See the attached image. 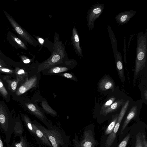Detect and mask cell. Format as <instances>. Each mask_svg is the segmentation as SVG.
<instances>
[{"mask_svg":"<svg viewBox=\"0 0 147 147\" xmlns=\"http://www.w3.org/2000/svg\"><path fill=\"white\" fill-rule=\"evenodd\" d=\"M21 116L30 131L34 134L35 135V132L32 126V123L29 118L27 115L23 114H21Z\"/></svg>","mask_w":147,"mask_h":147,"instance_id":"cell-26","label":"cell"},{"mask_svg":"<svg viewBox=\"0 0 147 147\" xmlns=\"http://www.w3.org/2000/svg\"><path fill=\"white\" fill-rule=\"evenodd\" d=\"M73 141L75 147H95L96 144L92 131L90 129L84 132L81 140L74 139Z\"/></svg>","mask_w":147,"mask_h":147,"instance_id":"cell-11","label":"cell"},{"mask_svg":"<svg viewBox=\"0 0 147 147\" xmlns=\"http://www.w3.org/2000/svg\"><path fill=\"white\" fill-rule=\"evenodd\" d=\"M105 7L103 3H96L92 5L88 11L86 16L87 25L89 30H92L94 22L101 14Z\"/></svg>","mask_w":147,"mask_h":147,"instance_id":"cell-5","label":"cell"},{"mask_svg":"<svg viewBox=\"0 0 147 147\" xmlns=\"http://www.w3.org/2000/svg\"><path fill=\"white\" fill-rule=\"evenodd\" d=\"M0 54H1V53H0Z\"/></svg>","mask_w":147,"mask_h":147,"instance_id":"cell-35","label":"cell"},{"mask_svg":"<svg viewBox=\"0 0 147 147\" xmlns=\"http://www.w3.org/2000/svg\"><path fill=\"white\" fill-rule=\"evenodd\" d=\"M97 88L98 91L105 96L113 92L117 88L114 80L108 74L105 75L99 81Z\"/></svg>","mask_w":147,"mask_h":147,"instance_id":"cell-7","label":"cell"},{"mask_svg":"<svg viewBox=\"0 0 147 147\" xmlns=\"http://www.w3.org/2000/svg\"><path fill=\"white\" fill-rule=\"evenodd\" d=\"M0 147H3V142L1 140L0 136Z\"/></svg>","mask_w":147,"mask_h":147,"instance_id":"cell-34","label":"cell"},{"mask_svg":"<svg viewBox=\"0 0 147 147\" xmlns=\"http://www.w3.org/2000/svg\"><path fill=\"white\" fill-rule=\"evenodd\" d=\"M4 12L14 30L30 44L35 47L39 45L35 40L27 31L22 27L5 10Z\"/></svg>","mask_w":147,"mask_h":147,"instance_id":"cell-3","label":"cell"},{"mask_svg":"<svg viewBox=\"0 0 147 147\" xmlns=\"http://www.w3.org/2000/svg\"><path fill=\"white\" fill-rule=\"evenodd\" d=\"M63 76L67 78H72L73 77V76L72 74L68 73H64L63 74Z\"/></svg>","mask_w":147,"mask_h":147,"instance_id":"cell-33","label":"cell"},{"mask_svg":"<svg viewBox=\"0 0 147 147\" xmlns=\"http://www.w3.org/2000/svg\"><path fill=\"white\" fill-rule=\"evenodd\" d=\"M132 100L131 98L129 97L125 102L122 105L119 113L118 117L115 127L112 132L107 138L106 141L105 147H110L113 143L115 139L117 133L122 119L127 111L130 103Z\"/></svg>","mask_w":147,"mask_h":147,"instance_id":"cell-4","label":"cell"},{"mask_svg":"<svg viewBox=\"0 0 147 147\" xmlns=\"http://www.w3.org/2000/svg\"><path fill=\"white\" fill-rule=\"evenodd\" d=\"M107 26L108 30L114 56L115 58L116 57L117 53L118 51L117 40L110 26L109 25H108Z\"/></svg>","mask_w":147,"mask_h":147,"instance_id":"cell-23","label":"cell"},{"mask_svg":"<svg viewBox=\"0 0 147 147\" xmlns=\"http://www.w3.org/2000/svg\"><path fill=\"white\" fill-rule=\"evenodd\" d=\"M0 94L3 98L7 102H9L10 100L11 95L0 78Z\"/></svg>","mask_w":147,"mask_h":147,"instance_id":"cell-24","label":"cell"},{"mask_svg":"<svg viewBox=\"0 0 147 147\" xmlns=\"http://www.w3.org/2000/svg\"><path fill=\"white\" fill-rule=\"evenodd\" d=\"M15 147H26V143L24 139L21 138L20 142L15 144Z\"/></svg>","mask_w":147,"mask_h":147,"instance_id":"cell-29","label":"cell"},{"mask_svg":"<svg viewBox=\"0 0 147 147\" xmlns=\"http://www.w3.org/2000/svg\"><path fill=\"white\" fill-rule=\"evenodd\" d=\"M135 147H143L142 141L139 133L137 134L136 136Z\"/></svg>","mask_w":147,"mask_h":147,"instance_id":"cell-27","label":"cell"},{"mask_svg":"<svg viewBox=\"0 0 147 147\" xmlns=\"http://www.w3.org/2000/svg\"><path fill=\"white\" fill-rule=\"evenodd\" d=\"M0 74L10 76L15 78L14 69L11 64L0 58Z\"/></svg>","mask_w":147,"mask_h":147,"instance_id":"cell-21","label":"cell"},{"mask_svg":"<svg viewBox=\"0 0 147 147\" xmlns=\"http://www.w3.org/2000/svg\"><path fill=\"white\" fill-rule=\"evenodd\" d=\"M119 113H117L111 116V121L107 128L105 132V135L110 134L113 131L117 121Z\"/></svg>","mask_w":147,"mask_h":147,"instance_id":"cell-25","label":"cell"},{"mask_svg":"<svg viewBox=\"0 0 147 147\" xmlns=\"http://www.w3.org/2000/svg\"><path fill=\"white\" fill-rule=\"evenodd\" d=\"M129 97L125 94L116 100L113 104L108 108L98 112L99 115L101 116H106L110 114L115 115L121 110L122 105L125 102Z\"/></svg>","mask_w":147,"mask_h":147,"instance_id":"cell-13","label":"cell"},{"mask_svg":"<svg viewBox=\"0 0 147 147\" xmlns=\"http://www.w3.org/2000/svg\"><path fill=\"white\" fill-rule=\"evenodd\" d=\"M20 57L23 62L24 63H28L31 61V60L30 59L24 55H21Z\"/></svg>","mask_w":147,"mask_h":147,"instance_id":"cell-30","label":"cell"},{"mask_svg":"<svg viewBox=\"0 0 147 147\" xmlns=\"http://www.w3.org/2000/svg\"><path fill=\"white\" fill-rule=\"evenodd\" d=\"M32 125L35 132V135L42 142L50 147H52L51 143L46 136L36 127L35 124L32 123Z\"/></svg>","mask_w":147,"mask_h":147,"instance_id":"cell-22","label":"cell"},{"mask_svg":"<svg viewBox=\"0 0 147 147\" xmlns=\"http://www.w3.org/2000/svg\"><path fill=\"white\" fill-rule=\"evenodd\" d=\"M115 63L119 78L123 83L125 82V76L123 69L122 57L121 53L117 51L115 58Z\"/></svg>","mask_w":147,"mask_h":147,"instance_id":"cell-19","label":"cell"},{"mask_svg":"<svg viewBox=\"0 0 147 147\" xmlns=\"http://www.w3.org/2000/svg\"><path fill=\"white\" fill-rule=\"evenodd\" d=\"M71 40L74 49L76 53L81 57L82 56V50L80 45L79 34L76 28L74 27L72 30Z\"/></svg>","mask_w":147,"mask_h":147,"instance_id":"cell-18","label":"cell"},{"mask_svg":"<svg viewBox=\"0 0 147 147\" xmlns=\"http://www.w3.org/2000/svg\"><path fill=\"white\" fill-rule=\"evenodd\" d=\"M15 78L18 83L19 87L26 82L32 75V72L28 67L22 65L15 67L14 69Z\"/></svg>","mask_w":147,"mask_h":147,"instance_id":"cell-14","label":"cell"},{"mask_svg":"<svg viewBox=\"0 0 147 147\" xmlns=\"http://www.w3.org/2000/svg\"><path fill=\"white\" fill-rule=\"evenodd\" d=\"M38 77L36 75H32L26 82L18 88L16 93L14 95L18 96H21L35 86L38 82Z\"/></svg>","mask_w":147,"mask_h":147,"instance_id":"cell-16","label":"cell"},{"mask_svg":"<svg viewBox=\"0 0 147 147\" xmlns=\"http://www.w3.org/2000/svg\"><path fill=\"white\" fill-rule=\"evenodd\" d=\"M136 12V11L131 10L122 11L117 14L115 19L119 25H122L127 23Z\"/></svg>","mask_w":147,"mask_h":147,"instance_id":"cell-17","label":"cell"},{"mask_svg":"<svg viewBox=\"0 0 147 147\" xmlns=\"http://www.w3.org/2000/svg\"><path fill=\"white\" fill-rule=\"evenodd\" d=\"M147 44V30L145 33L139 32L137 45L133 84H135L140 72L144 68L146 63Z\"/></svg>","mask_w":147,"mask_h":147,"instance_id":"cell-2","label":"cell"},{"mask_svg":"<svg viewBox=\"0 0 147 147\" xmlns=\"http://www.w3.org/2000/svg\"><path fill=\"white\" fill-rule=\"evenodd\" d=\"M12 118V113L6 104L0 99V125L4 131H7Z\"/></svg>","mask_w":147,"mask_h":147,"instance_id":"cell-9","label":"cell"},{"mask_svg":"<svg viewBox=\"0 0 147 147\" xmlns=\"http://www.w3.org/2000/svg\"><path fill=\"white\" fill-rule=\"evenodd\" d=\"M8 41L16 48H20L27 50L28 48L25 44L15 34L9 32L7 34Z\"/></svg>","mask_w":147,"mask_h":147,"instance_id":"cell-20","label":"cell"},{"mask_svg":"<svg viewBox=\"0 0 147 147\" xmlns=\"http://www.w3.org/2000/svg\"><path fill=\"white\" fill-rule=\"evenodd\" d=\"M0 78L2 80L11 96L14 95L18 87V82L16 78L9 75L1 74L0 75Z\"/></svg>","mask_w":147,"mask_h":147,"instance_id":"cell-15","label":"cell"},{"mask_svg":"<svg viewBox=\"0 0 147 147\" xmlns=\"http://www.w3.org/2000/svg\"><path fill=\"white\" fill-rule=\"evenodd\" d=\"M130 135L128 134L120 142L117 147H126L129 141Z\"/></svg>","mask_w":147,"mask_h":147,"instance_id":"cell-28","label":"cell"},{"mask_svg":"<svg viewBox=\"0 0 147 147\" xmlns=\"http://www.w3.org/2000/svg\"><path fill=\"white\" fill-rule=\"evenodd\" d=\"M69 59L64 45L57 32H55L54 36L53 46L51 56L47 60L38 65V72L49 69L54 66L62 63Z\"/></svg>","mask_w":147,"mask_h":147,"instance_id":"cell-1","label":"cell"},{"mask_svg":"<svg viewBox=\"0 0 147 147\" xmlns=\"http://www.w3.org/2000/svg\"><path fill=\"white\" fill-rule=\"evenodd\" d=\"M36 127L46 136L52 147H59L63 144L60 134L56 130L47 129L40 124H35Z\"/></svg>","mask_w":147,"mask_h":147,"instance_id":"cell-6","label":"cell"},{"mask_svg":"<svg viewBox=\"0 0 147 147\" xmlns=\"http://www.w3.org/2000/svg\"><path fill=\"white\" fill-rule=\"evenodd\" d=\"M34 36L37 40L38 42H39L40 44L42 45L45 42L44 39L39 36H35L34 35Z\"/></svg>","mask_w":147,"mask_h":147,"instance_id":"cell-31","label":"cell"},{"mask_svg":"<svg viewBox=\"0 0 147 147\" xmlns=\"http://www.w3.org/2000/svg\"><path fill=\"white\" fill-rule=\"evenodd\" d=\"M76 64L77 62L75 60L69 59L63 63L42 71L47 75L62 73L74 67Z\"/></svg>","mask_w":147,"mask_h":147,"instance_id":"cell-10","label":"cell"},{"mask_svg":"<svg viewBox=\"0 0 147 147\" xmlns=\"http://www.w3.org/2000/svg\"><path fill=\"white\" fill-rule=\"evenodd\" d=\"M143 102L142 100L131 102L129 105L130 109L126 116L121 130V134L130 121L135 119L140 112Z\"/></svg>","mask_w":147,"mask_h":147,"instance_id":"cell-8","label":"cell"},{"mask_svg":"<svg viewBox=\"0 0 147 147\" xmlns=\"http://www.w3.org/2000/svg\"><path fill=\"white\" fill-rule=\"evenodd\" d=\"M108 94L106 98L102 103L95 106L96 107L95 110H98V113L110 106L116 100L125 94L120 91L117 88L114 92Z\"/></svg>","mask_w":147,"mask_h":147,"instance_id":"cell-12","label":"cell"},{"mask_svg":"<svg viewBox=\"0 0 147 147\" xmlns=\"http://www.w3.org/2000/svg\"><path fill=\"white\" fill-rule=\"evenodd\" d=\"M142 137L143 138V147H147V142L145 136L142 134Z\"/></svg>","mask_w":147,"mask_h":147,"instance_id":"cell-32","label":"cell"}]
</instances>
